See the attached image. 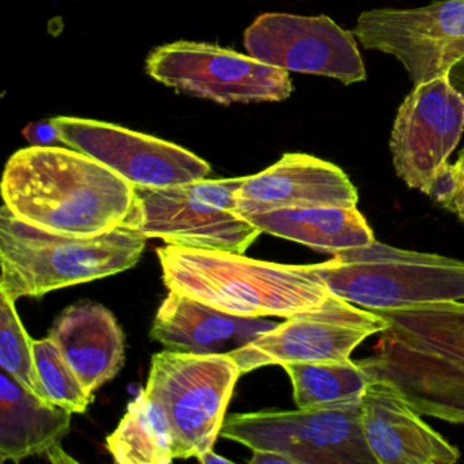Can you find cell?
Masks as SVG:
<instances>
[{"label":"cell","instance_id":"6da1fadb","mask_svg":"<svg viewBox=\"0 0 464 464\" xmlns=\"http://www.w3.org/2000/svg\"><path fill=\"white\" fill-rule=\"evenodd\" d=\"M2 197L26 224L58 235L94 237L123 227L135 187L74 149L32 146L7 161Z\"/></svg>","mask_w":464,"mask_h":464},{"label":"cell","instance_id":"7a4b0ae2","mask_svg":"<svg viewBox=\"0 0 464 464\" xmlns=\"http://www.w3.org/2000/svg\"><path fill=\"white\" fill-rule=\"evenodd\" d=\"M169 292L244 317L289 319L330 297L317 265L262 262L244 254L170 246L157 248Z\"/></svg>","mask_w":464,"mask_h":464},{"label":"cell","instance_id":"3957f363","mask_svg":"<svg viewBox=\"0 0 464 464\" xmlns=\"http://www.w3.org/2000/svg\"><path fill=\"white\" fill-rule=\"evenodd\" d=\"M146 237L121 227L94 237L47 232L0 210V293L10 300L107 278L138 265Z\"/></svg>","mask_w":464,"mask_h":464},{"label":"cell","instance_id":"277c9868","mask_svg":"<svg viewBox=\"0 0 464 464\" xmlns=\"http://www.w3.org/2000/svg\"><path fill=\"white\" fill-rule=\"evenodd\" d=\"M331 295L368 311L464 300V262L374 240L317 265Z\"/></svg>","mask_w":464,"mask_h":464},{"label":"cell","instance_id":"5b68a950","mask_svg":"<svg viewBox=\"0 0 464 464\" xmlns=\"http://www.w3.org/2000/svg\"><path fill=\"white\" fill-rule=\"evenodd\" d=\"M246 178L135 187L124 227L170 246L244 254L262 230L236 213V192Z\"/></svg>","mask_w":464,"mask_h":464},{"label":"cell","instance_id":"8992f818","mask_svg":"<svg viewBox=\"0 0 464 464\" xmlns=\"http://www.w3.org/2000/svg\"><path fill=\"white\" fill-rule=\"evenodd\" d=\"M241 376L229 354L157 353L145 390L167 414L175 458H198L221 434L233 388Z\"/></svg>","mask_w":464,"mask_h":464},{"label":"cell","instance_id":"52a82bcc","mask_svg":"<svg viewBox=\"0 0 464 464\" xmlns=\"http://www.w3.org/2000/svg\"><path fill=\"white\" fill-rule=\"evenodd\" d=\"M360 403L232 414L221 436L289 456L295 464H377L363 437Z\"/></svg>","mask_w":464,"mask_h":464},{"label":"cell","instance_id":"ba28073f","mask_svg":"<svg viewBox=\"0 0 464 464\" xmlns=\"http://www.w3.org/2000/svg\"><path fill=\"white\" fill-rule=\"evenodd\" d=\"M146 72L157 82L221 105L281 102L295 89L287 70L206 43L162 45L149 55Z\"/></svg>","mask_w":464,"mask_h":464},{"label":"cell","instance_id":"9c48e42d","mask_svg":"<svg viewBox=\"0 0 464 464\" xmlns=\"http://www.w3.org/2000/svg\"><path fill=\"white\" fill-rule=\"evenodd\" d=\"M353 34L366 50L398 59L412 85H423L450 75L464 61V0L366 10Z\"/></svg>","mask_w":464,"mask_h":464},{"label":"cell","instance_id":"30bf717a","mask_svg":"<svg viewBox=\"0 0 464 464\" xmlns=\"http://www.w3.org/2000/svg\"><path fill=\"white\" fill-rule=\"evenodd\" d=\"M464 132V94L450 74L414 86L396 112L390 150L396 175L430 197Z\"/></svg>","mask_w":464,"mask_h":464},{"label":"cell","instance_id":"8fae6325","mask_svg":"<svg viewBox=\"0 0 464 464\" xmlns=\"http://www.w3.org/2000/svg\"><path fill=\"white\" fill-rule=\"evenodd\" d=\"M388 328L382 314L331 295L320 308L289 317L229 355L241 374L287 362L349 360L365 339Z\"/></svg>","mask_w":464,"mask_h":464},{"label":"cell","instance_id":"7c38bea8","mask_svg":"<svg viewBox=\"0 0 464 464\" xmlns=\"http://www.w3.org/2000/svg\"><path fill=\"white\" fill-rule=\"evenodd\" d=\"M244 45L248 55L287 72L333 78L346 86L368 77L354 34L327 15L262 14L244 34Z\"/></svg>","mask_w":464,"mask_h":464},{"label":"cell","instance_id":"4fadbf2b","mask_svg":"<svg viewBox=\"0 0 464 464\" xmlns=\"http://www.w3.org/2000/svg\"><path fill=\"white\" fill-rule=\"evenodd\" d=\"M63 145L107 165L134 187L180 186L203 180L210 165L191 151L104 121L55 118Z\"/></svg>","mask_w":464,"mask_h":464},{"label":"cell","instance_id":"5bb4252c","mask_svg":"<svg viewBox=\"0 0 464 464\" xmlns=\"http://www.w3.org/2000/svg\"><path fill=\"white\" fill-rule=\"evenodd\" d=\"M369 376L387 380L422 415L464 423V361L382 331L373 353L358 361Z\"/></svg>","mask_w":464,"mask_h":464},{"label":"cell","instance_id":"9a60e30c","mask_svg":"<svg viewBox=\"0 0 464 464\" xmlns=\"http://www.w3.org/2000/svg\"><path fill=\"white\" fill-rule=\"evenodd\" d=\"M403 393L372 377L361 398L363 437L377 464H453L460 450L437 433Z\"/></svg>","mask_w":464,"mask_h":464},{"label":"cell","instance_id":"2e32d148","mask_svg":"<svg viewBox=\"0 0 464 464\" xmlns=\"http://www.w3.org/2000/svg\"><path fill=\"white\" fill-rule=\"evenodd\" d=\"M235 199L236 213L246 219L278 208H357L358 192L349 176L333 162L287 153L263 172L246 178Z\"/></svg>","mask_w":464,"mask_h":464},{"label":"cell","instance_id":"e0dca14e","mask_svg":"<svg viewBox=\"0 0 464 464\" xmlns=\"http://www.w3.org/2000/svg\"><path fill=\"white\" fill-rule=\"evenodd\" d=\"M276 325L263 317L227 314L169 292L154 317L151 338L170 352L232 354Z\"/></svg>","mask_w":464,"mask_h":464},{"label":"cell","instance_id":"ac0fdd59","mask_svg":"<svg viewBox=\"0 0 464 464\" xmlns=\"http://www.w3.org/2000/svg\"><path fill=\"white\" fill-rule=\"evenodd\" d=\"M48 338L91 395L123 368V331L102 304L88 300L72 304L56 317Z\"/></svg>","mask_w":464,"mask_h":464},{"label":"cell","instance_id":"d6986e66","mask_svg":"<svg viewBox=\"0 0 464 464\" xmlns=\"http://www.w3.org/2000/svg\"><path fill=\"white\" fill-rule=\"evenodd\" d=\"M69 410L40 401L12 376L0 373V461L20 463L47 456L53 463H75L62 448L72 425Z\"/></svg>","mask_w":464,"mask_h":464},{"label":"cell","instance_id":"ffe728a7","mask_svg":"<svg viewBox=\"0 0 464 464\" xmlns=\"http://www.w3.org/2000/svg\"><path fill=\"white\" fill-rule=\"evenodd\" d=\"M246 221L262 233L295 241L327 254H338L373 243V230L357 208L314 206L254 214Z\"/></svg>","mask_w":464,"mask_h":464},{"label":"cell","instance_id":"44dd1931","mask_svg":"<svg viewBox=\"0 0 464 464\" xmlns=\"http://www.w3.org/2000/svg\"><path fill=\"white\" fill-rule=\"evenodd\" d=\"M107 447L119 464H169L176 459L167 414L146 390L130 401L123 420L108 436Z\"/></svg>","mask_w":464,"mask_h":464},{"label":"cell","instance_id":"7402d4cb","mask_svg":"<svg viewBox=\"0 0 464 464\" xmlns=\"http://www.w3.org/2000/svg\"><path fill=\"white\" fill-rule=\"evenodd\" d=\"M392 335L464 361V303L418 304L398 311L382 312Z\"/></svg>","mask_w":464,"mask_h":464},{"label":"cell","instance_id":"603a6c76","mask_svg":"<svg viewBox=\"0 0 464 464\" xmlns=\"http://www.w3.org/2000/svg\"><path fill=\"white\" fill-rule=\"evenodd\" d=\"M284 369L293 385L298 409L338 406L361 401L372 377L354 361L287 362Z\"/></svg>","mask_w":464,"mask_h":464},{"label":"cell","instance_id":"cb8c5ba5","mask_svg":"<svg viewBox=\"0 0 464 464\" xmlns=\"http://www.w3.org/2000/svg\"><path fill=\"white\" fill-rule=\"evenodd\" d=\"M0 301V368L40 401L51 403L37 371L34 339L21 323L14 301L4 293Z\"/></svg>","mask_w":464,"mask_h":464},{"label":"cell","instance_id":"d4e9b609","mask_svg":"<svg viewBox=\"0 0 464 464\" xmlns=\"http://www.w3.org/2000/svg\"><path fill=\"white\" fill-rule=\"evenodd\" d=\"M34 352L40 380L51 403L72 414L88 411L93 395L85 390L58 346L45 338L34 341Z\"/></svg>","mask_w":464,"mask_h":464},{"label":"cell","instance_id":"484cf974","mask_svg":"<svg viewBox=\"0 0 464 464\" xmlns=\"http://www.w3.org/2000/svg\"><path fill=\"white\" fill-rule=\"evenodd\" d=\"M430 197L464 222V146L455 164L450 165L436 181Z\"/></svg>","mask_w":464,"mask_h":464},{"label":"cell","instance_id":"4316f807","mask_svg":"<svg viewBox=\"0 0 464 464\" xmlns=\"http://www.w3.org/2000/svg\"><path fill=\"white\" fill-rule=\"evenodd\" d=\"M23 135L29 143H32V146H37V148H53L63 143L53 121L31 123L23 130Z\"/></svg>","mask_w":464,"mask_h":464},{"label":"cell","instance_id":"83f0119b","mask_svg":"<svg viewBox=\"0 0 464 464\" xmlns=\"http://www.w3.org/2000/svg\"><path fill=\"white\" fill-rule=\"evenodd\" d=\"M251 464H295L289 456L282 455L274 450H254V458L249 460Z\"/></svg>","mask_w":464,"mask_h":464},{"label":"cell","instance_id":"f1b7e54d","mask_svg":"<svg viewBox=\"0 0 464 464\" xmlns=\"http://www.w3.org/2000/svg\"><path fill=\"white\" fill-rule=\"evenodd\" d=\"M198 460L203 464H230L232 461L229 459L222 458V456L217 455L213 452V450H206L202 455L198 456Z\"/></svg>","mask_w":464,"mask_h":464},{"label":"cell","instance_id":"f546056e","mask_svg":"<svg viewBox=\"0 0 464 464\" xmlns=\"http://www.w3.org/2000/svg\"><path fill=\"white\" fill-rule=\"evenodd\" d=\"M450 81L464 94V61L450 72Z\"/></svg>","mask_w":464,"mask_h":464}]
</instances>
